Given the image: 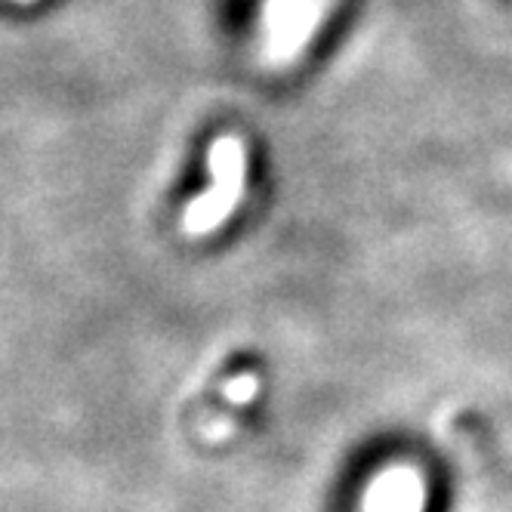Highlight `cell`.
I'll return each instance as SVG.
<instances>
[{"mask_svg": "<svg viewBox=\"0 0 512 512\" xmlns=\"http://www.w3.org/2000/svg\"><path fill=\"white\" fill-rule=\"evenodd\" d=\"M207 170H210V186L198 198H192L186 213H182V229L195 238L210 235L235 213L244 195V176H247L244 142L235 136H219L210 145Z\"/></svg>", "mask_w": 512, "mask_h": 512, "instance_id": "obj_1", "label": "cell"}, {"mask_svg": "<svg viewBox=\"0 0 512 512\" xmlns=\"http://www.w3.org/2000/svg\"><path fill=\"white\" fill-rule=\"evenodd\" d=\"M327 13V0H266L263 13V62L290 65L315 38Z\"/></svg>", "mask_w": 512, "mask_h": 512, "instance_id": "obj_2", "label": "cell"}, {"mask_svg": "<svg viewBox=\"0 0 512 512\" xmlns=\"http://www.w3.org/2000/svg\"><path fill=\"white\" fill-rule=\"evenodd\" d=\"M426 485L414 466H389L368 485L361 512H423Z\"/></svg>", "mask_w": 512, "mask_h": 512, "instance_id": "obj_3", "label": "cell"}, {"mask_svg": "<svg viewBox=\"0 0 512 512\" xmlns=\"http://www.w3.org/2000/svg\"><path fill=\"white\" fill-rule=\"evenodd\" d=\"M226 395L232 398V401H238V405H244V401H250L253 395H256V377H235L229 386H226Z\"/></svg>", "mask_w": 512, "mask_h": 512, "instance_id": "obj_4", "label": "cell"}]
</instances>
